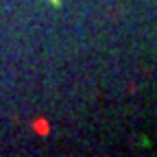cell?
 Segmentation results:
<instances>
[{
  "mask_svg": "<svg viewBox=\"0 0 157 157\" xmlns=\"http://www.w3.org/2000/svg\"><path fill=\"white\" fill-rule=\"evenodd\" d=\"M50 2H52L55 7H59V5H61V0H50Z\"/></svg>",
  "mask_w": 157,
  "mask_h": 157,
  "instance_id": "cell-1",
  "label": "cell"
}]
</instances>
